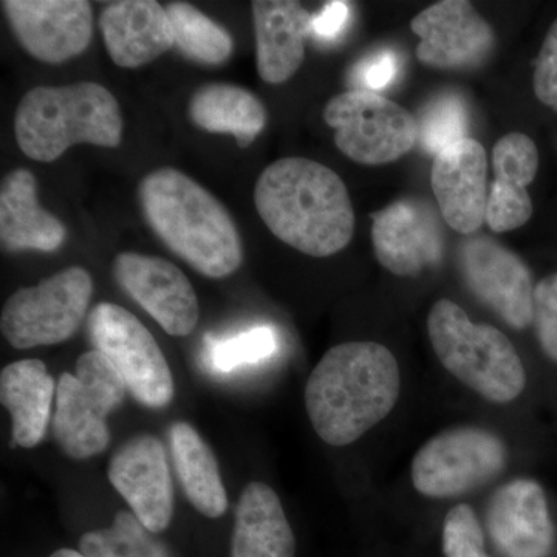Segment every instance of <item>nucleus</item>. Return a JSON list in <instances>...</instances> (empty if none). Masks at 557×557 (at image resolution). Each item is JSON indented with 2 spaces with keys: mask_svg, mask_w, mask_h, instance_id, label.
Here are the masks:
<instances>
[{
  "mask_svg": "<svg viewBox=\"0 0 557 557\" xmlns=\"http://www.w3.org/2000/svg\"><path fill=\"white\" fill-rule=\"evenodd\" d=\"M486 527L504 557H548L555 544L547 496L534 480L498 487L487 507Z\"/></svg>",
  "mask_w": 557,
  "mask_h": 557,
  "instance_id": "obj_17",
  "label": "nucleus"
},
{
  "mask_svg": "<svg viewBox=\"0 0 557 557\" xmlns=\"http://www.w3.org/2000/svg\"><path fill=\"white\" fill-rule=\"evenodd\" d=\"M174 47L188 60L203 65H220L233 53V38L218 22L186 2L166 7Z\"/></svg>",
  "mask_w": 557,
  "mask_h": 557,
  "instance_id": "obj_26",
  "label": "nucleus"
},
{
  "mask_svg": "<svg viewBox=\"0 0 557 557\" xmlns=\"http://www.w3.org/2000/svg\"><path fill=\"white\" fill-rule=\"evenodd\" d=\"M126 394V384L104 355L97 350L81 355L75 375L62 373L57 384L51 431L62 453L73 460H86L106 450L108 417Z\"/></svg>",
  "mask_w": 557,
  "mask_h": 557,
  "instance_id": "obj_6",
  "label": "nucleus"
},
{
  "mask_svg": "<svg viewBox=\"0 0 557 557\" xmlns=\"http://www.w3.org/2000/svg\"><path fill=\"white\" fill-rule=\"evenodd\" d=\"M443 552L446 557H490L474 509L469 505L450 508L443 522Z\"/></svg>",
  "mask_w": 557,
  "mask_h": 557,
  "instance_id": "obj_32",
  "label": "nucleus"
},
{
  "mask_svg": "<svg viewBox=\"0 0 557 557\" xmlns=\"http://www.w3.org/2000/svg\"><path fill=\"white\" fill-rule=\"evenodd\" d=\"M324 120L347 159L380 166L401 159L417 145L418 121L408 110L370 91L348 90L327 102Z\"/></svg>",
  "mask_w": 557,
  "mask_h": 557,
  "instance_id": "obj_10",
  "label": "nucleus"
},
{
  "mask_svg": "<svg viewBox=\"0 0 557 557\" xmlns=\"http://www.w3.org/2000/svg\"><path fill=\"white\" fill-rule=\"evenodd\" d=\"M277 333L269 325L245 330L231 338L207 336L205 361L214 372L230 373L244 366L258 364L276 354Z\"/></svg>",
  "mask_w": 557,
  "mask_h": 557,
  "instance_id": "obj_28",
  "label": "nucleus"
},
{
  "mask_svg": "<svg viewBox=\"0 0 557 557\" xmlns=\"http://www.w3.org/2000/svg\"><path fill=\"white\" fill-rule=\"evenodd\" d=\"M533 215V201L528 189L504 183H491L485 222L494 233H508L525 225Z\"/></svg>",
  "mask_w": 557,
  "mask_h": 557,
  "instance_id": "obj_31",
  "label": "nucleus"
},
{
  "mask_svg": "<svg viewBox=\"0 0 557 557\" xmlns=\"http://www.w3.org/2000/svg\"><path fill=\"white\" fill-rule=\"evenodd\" d=\"M372 242L381 265L399 277H413L438 265L445 240L434 209L401 200L372 214Z\"/></svg>",
  "mask_w": 557,
  "mask_h": 557,
  "instance_id": "obj_16",
  "label": "nucleus"
},
{
  "mask_svg": "<svg viewBox=\"0 0 557 557\" xmlns=\"http://www.w3.org/2000/svg\"><path fill=\"white\" fill-rule=\"evenodd\" d=\"M89 271L70 267L35 287L21 288L3 306L0 329L17 350L54 346L72 338L89 310Z\"/></svg>",
  "mask_w": 557,
  "mask_h": 557,
  "instance_id": "obj_7",
  "label": "nucleus"
},
{
  "mask_svg": "<svg viewBox=\"0 0 557 557\" xmlns=\"http://www.w3.org/2000/svg\"><path fill=\"white\" fill-rule=\"evenodd\" d=\"M57 384L39 359H22L0 373V401L13 421V443L32 449L42 442L51 421Z\"/></svg>",
  "mask_w": 557,
  "mask_h": 557,
  "instance_id": "obj_22",
  "label": "nucleus"
},
{
  "mask_svg": "<svg viewBox=\"0 0 557 557\" xmlns=\"http://www.w3.org/2000/svg\"><path fill=\"white\" fill-rule=\"evenodd\" d=\"M255 205L267 228L311 258L343 251L355 233L346 183L318 161L287 157L259 175Z\"/></svg>",
  "mask_w": 557,
  "mask_h": 557,
  "instance_id": "obj_1",
  "label": "nucleus"
},
{
  "mask_svg": "<svg viewBox=\"0 0 557 557\" xmlns=\"http://www.w3.org/2000/svg\"><path fill=\"white\" fill-rule=\"evenodd\" d=\"M468 109L456 94H443L435 98L421 113V146L431 156H437L443 149L468 137Z\"/></svg>",
  "mask_w": 557,
  "mask_h": 557,
  "instance_id": "obj_29",
  "label": "nucleus"
},
{
  "mask_svg": "<svg viewBox=\"0 0 557 557\" xmlns=\"http://www.w3.org/2000/svg\"><path fill=\"white\" fill-rule=\"evenodd\" d=\"M116 282L171 336H188L199 324L200 306L186 274L170 260L121 252L113 263Z\"/></svg>",
  "mask_w": 557,
  "mask_h": 557,
  "instance_id": "obj_12",
  "label": "nucleus"
},
{
  "mask_svg": "<svg viewBox=\"0 0 557 557\" xmlns=\"http://www.w3.org/2000/svg\"><path fill=\"white\" fill-rule=\"evenodd\" d=\"M65 237L64 223L39 205L35 174L22 168L11 171L0 186V244L3 251H57Z\"/></svg>",
  "mask_w": 557,
  "mask_h": 557,
  "instance_id": "obj_21",
  "label": "nucleus"
},
{
  "mask_svg": "<svg viewBox=\"0 0 557 557\" xmlns=\"http://www.w3.org/2000/svg\"><path fill=\"white\" fill-rule=\"evenodd\" d=\"M401 392L397 358L383 344L351 341L330 348L311 372L306 409L330 446L361 438L394 410Z\"/></svg>",
  "mask_w": 557,
  "mask_h": 557,
  "instance_id": "obj_2",
  "label": "nucleus"
},
{
  "mask_svg": "<svg viewBox=\"0 0 557 557\" xmlns=\"http://www.w3.org/2000/svg\"><path fill=\"white\" fill-rule=\"evenodd\" d=\"M14 134L25 156L51 163L75 145L119 148L123 116L119 101L101 84L36 87L17 106Z\"/></svg>",
  "mask_w": 557,
  "mask_h": 557,
  "instance_id": "obj_4",
  "label": "nucleus"
},
{
  "mask_svg": "<svg viewBox=\"0 0 557 557\" xmlns=\"http://www.w3.org/2000/svg\"><path fill=\"white\" fill-rule=\"evenodd\" d=\"M537 100L557 112V20L545 36L533 76Z\"/></svg>",
  "mask_w": 557,
  "mask_h": 557,
  "instance_id": "obj_35",
  "label": "nucleus"
},
{
  "mask_svg": "<svg viewBox=\"0 0 557 557\" xmlns=\"http://www.w3.org/2000/svg\"><path fill=\"white\" fill-rule=\"evenodd\" d=\"M14 36L35 60L62 64L84 53L94 35L86 0H3Z\"/></svg>",
  "mask_w": 557,
  "mask_h": 557,
  "instance_id": "obj_14",
  "label": "nucleus"
},
{
  "mask_svg": "<svg viewBox=\"0 0 557 557\" xmlns=\"http://www.w3.org/2000/svg\"><path fill=\"white\" fill-rule=\"evenodd\" d=\"M78 545L86 557H172L166 545L131 511H120L109 528L84 534Z\"/></svg>",
  "mask_w": 557,
  "mask_h": 557,
  "instance_id": "obj_27",
  "label": "nucleus"
},
{
  "mask_svg": "<svg viewBox=\"0 0 557 557\" xmlns=\"http://www.w3.org/2000/svg\"><path fill=\"white\" fill-rule=\"evenodd\" d=\"M170 448L180 485L193 507L209 519L225 515L228 496L218 458L199 432L185 421H177L170 428Z\"/></svg>",
  "mask_w": 557,
  "mask_h": 557,
  "instance_id": "obj_24",
  "label": "nucleus"
},
{
  "mask_svg": "<svg viewBox=\"0 0 557 557\" xmlns=\"http://www.w3.org/2000/svg\"><path fill=\"white\" fill-rule=\"evenodd\" d=\"M252 21L260 78L274 86L287 83L306 60L311 14L293 0H256Z\"/></svg>",
  "mask_w": 557,
  "mask_h": 557,
  "instance_id": "obj_20",
  "label": "nucleus"
},
{
  "mask_svg": "<svg viewBox=\"0 0 557 557\" xmlns=\"http://www.w3.org/2000/svg\"><path fill=\"white\" fill-rule=\"evenodd\" d=\"M458 263L469 292L505 324L516 330L533 324L536 287L515 251L490 237H474L461 244Z\"/></svg>",
  "mask_w": 557,
  "mask_h": 557,
  "instance_id": "obj_11",
  "label": "nucleus"
},
{
  "mask_svg": "<svg viewBox=\"0 0 557 557\" xmlns=\"http://www.w3.org/2000/svg\"><path fill=\"white\" fill-rule=\"evenodd\" d=\"M399 62L397 54L392 50H380L366 57L351 70V84L354 90L379 91L387 89L397 78Z\"/></svg>",
  "mask_w": 557,
  "mask_h": 557,
  "instance_id": "obj_34",
  "label": "nucleus"
},
{
  "mask_svg": "<svg viewBox=\"0 0 557 557\" xmlns=\"http://www.w3.org/2000/svg\"><path fill=\"white\" fill-rule=\"evenodd\" d=\"M428 333L443 368L480 397L507 405L525 391V368L508 336L493 325L474 324L453 300L434 304Z\"/></svg>",
  "mask_w": 557,
  "mask_h": 557,
  "instance_id": "obj_5",
  "label": "nucleus"
},
{
  "mask_svg": "<svg viewBox=\"0 0 557 557\" xmlns=\"http://www.w3.org/2000/svg\"><path fill=\"white\" fill-rule=\"evenodd\" d=\"M420 38L417 58L426 67L463 70L478 67L496 44L493 27L467 0H443L412 20Z\"/></svg>",
  "mask_w": 557,
  "mask_h": 557,
  "instance_id": "obj_15",
  "label": "nucleus"
},
{
  "mask_svg": "<svg viewBox=\"0 0 557 557\" xmlns=\"http://www.w3.org/2000/svg\"><path fill=\"white\" fill-rule=\"evenodd\" d=\"M139 203L150 228L168 248L209 278L228 277L244 262L239 230L222 201L174 168L139 183Z\"/></svg>",
  "mask_w": 557,
  "mask_h": 557,
  "instance_id": "obj_3",
  "label": "nucleus"
},
{
  "mask_svg": "<svg viewBox=\"0 0 557 557\" xmlns=\"http://www.w3.org/2000/svg\"><path fill=\"white\" fill-rule=\"evenodd\" d=\"M94 350L109 359L139 405L166 408L175 386L170 364L152 333L131 311L116 304L101 302L89 317Z\"/></svg>",
  "mask_w": 557,
  "mask_h": 557,
  "instance_id": "obj_8",
  "label": "nucleus"
},
{
  "mask_svg": "<svg viewBox=\"0 0 557 557\" xmlns=\"http://www.w3.org/2000/svg\"><path fill=\"white\" fill-rule=\"evenodd\" d=\"M50 557H86L75 549L62 548L54 552Z\"/></svg>",
  "mask_w": 557,
  "mask_h": 557,
  "instance_id": "obj_37",
  "label": "nucleus"
},
{
  "mask_svg": "<svg viewBox=\"0 0 557 557\" xmlns=\"http://www.w3.org/2000/svg\"><path fill=\"white\" fill-rule=\"evenodd\" d=\"M189 116L200 129L233 135L240 148L251 145L267 124L262 101L244 87L228 83L201 86L190 98Z\"/></svg>",
  "mask_w": 557,
  "mask_h": 557,
  "instance_id": "obj_25",
  "label": "nucleus"
},
{
  "mask_svg": "<svg viewBox=\"0 0 557 557\" xmlns=\"http://www.w3.org/2000/svg\"><path fill=\"white\" fill-rule=\"evenodd\" d=\"M108 475L131 512L149 531L157 534L171 525L174 485L160 438L138 434L127 440L110 458Z\"/></svg>",
  "mask_w": 557,
  "mask_h": 557,
  "instance_id": "obj_13",
  "label": "nucleus"
},
{
  "mask_svg": "<svg viewBox=\"0 0 557 557\" xmlns=\"http://www.w3.org/2000/svg\"><path fill=\"white\" fill-rule=\"evenodd\" d=\"M431 186L442 218L460 234H474L485 222L486 150L474 138L454 143L434 157Z\"/></svg>",
  "mask_w": 557,
  "mask_h": 557,
  "instance_id": "obj_18",
  "label": "nucleus"
},
{
  "mask_svg": "<svg viewBox=\"0 0 557 557\" xmlns=\"http://www.w3.org/2000/svg\"><path fill=\"white\" fill-rule=\"evenodd\" d=\"M533 324L542 350L557 362V273L542 278L534 288Z\"/></svg>",
  "mask_w": 557,
  "mask_h": 557,
  "instance_id": "obj_33",
  "label": "nucleus"
},
{
  "mask_svg": "<svg viewBox=\"0 0 557 557\" xmlns=\"http://www.w3.org/2000/svg\"><path fill=\"white\" fill-rule=\"evenodd\" d=\"M296 541L273 487L251 482L236 508L231 557H295Z\"/></svg>",
  "mask_w": 557,
  "mask_h": 557,
  "instance_id": "obj_23",
  "label": "nucleus"
},
{
  "mask_svg": "<svg viewBox=\"0 0 557 557\" xmlns=\"http://www.w3.org/2000/svg\"><path fill=\"white\" fill-rule=\"evenodd\" d=\"M350 16L351 9L347 2L333 0L325 3L324 9L311 16L310 35L321 44L338 42L347 30Z\"/></svg>",
  "mask_w": 557,
  "mask_h": 557,
  "instance_id": "obj_36",
  "label": "nucleus"
},
{
  "mask_svg": "<svg viewBox=\"0 0 557 557\" xmlns=\"http://www.w3.org/2000/svg\"><path fill=\"white\" fill-rule=\"evenodd\" d=\"M493 170L494 182L527 189L537 175V146L520 132L505 135L494 146Z\"/></svg>",
  "mask_w": 557,
  "mask_h": 557,
  "instance_id": "obj_30",
  "label": "nucleus"
},
{
  "mask_svg": "<svg viewBox=\"0 0 557 557\" xmlns=\"http://www.w3.org/2000/svg\"><path fill=\"white\" fill-rule=\"evenodd\" d=\"M110 60L121 69H138L174 49L168 11L156 0L110 3L100 17Z\"/></svg>",
  "mask_w": 557,
  "mask_h": 557,
  "instance_id": "obj_19",
  "label": "nucleus"
},
{
  "mask_svg": "<svg viewBox=\"0 0 557 557\" xmlns=\"http://www.w3.org/2000/svg\"><path fill=\"white\" fill-rule=\"evenodd\" d=\"M507 461V446L493 432L448 429L418 449L412 460L413 487L429 498L461 497L496 480Z\"/></svg>",
  "mask_w": 557,
  "mask_h": 557,
  "instance_id": "obj_9",
  "label": "nucleus"
}]
</instances>
